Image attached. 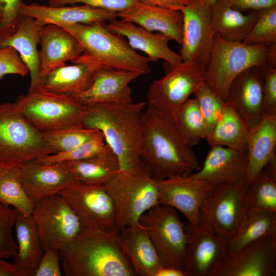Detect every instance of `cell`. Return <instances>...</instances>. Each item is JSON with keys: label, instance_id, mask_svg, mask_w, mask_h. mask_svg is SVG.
I'll list each match as a JSON object with an SVG mask.
<instances>
[{"label": "cell", "instance_id": "41", "mask_svg": "<svg viewBox=\"0 0 276 276\" xmlns=\"http://www.w3.org/2000/svg\"><path fill=\"white\" fill-rule=\"evenodd\" d=\"M242 42L267 45L276 43V5L260 10L257 19Z\"/></svg>", "mask_w": 276, "mask_h": 276}, {"label": "cell", "instance_id": "12", "mask_svg": "<svg viewBox=\"0 0 276 276\" xmlns=\"http://www.w3.org/2000/svg\"><path fill=\"white\" fill-rule=\"evenodd\" d=\"M246 189L245 180L213 187L201 205L200 217L227 243L247 210Z\"/></svg>", "mask_w": 276, "mask_h": 276}, {"label": "cell", "instance_id": "54", "mask_svg": "<svg viewBox=\"0 0 276 276\" xmlns=\"http://www.w3.org/2000/svg\"><path fill=\"white\" fill-rule=\"evenodd\" d=\"M195 1H201V0H195Z\"/></svg>", "mask_w": 276, "mask_h": 276}, {"label": "cell", "instance_id": "38", "mask_svg": "<svg viewBox=\"0 0 276 276\" xmlns=\"http://www.w3.org/2000/svg\"><path fill=\"white\" fill-rule=\"evenodd\" d=\"M101 133L99 130L87 128L83 126L42 132L53 154L75 149Z\"/></svg>", "mask_w": 276, "mask_h": 276}, {"label": "cell", "instance_id": "30", "mask_svg": "<svg viewBox=\"0 0 276 276\" xmlns=\"http://www.w3.org/2000/svg\"><path fill=\"white\" fill-rule=\"evenodd\" d=\"M14 228L17 249L13 263L23 276H34L44 250L31 215L18 213Z\"/></svg>", "mask_w": 276, "mask_h": 276}, {"label": "cell", "instance_id": "25", "mask_svg": "<svg viewBox=\"0 0 276 276\" xmlns=\"http://www.w3.org/2000/svg\"><path fill=\"white\" fill-rule=\"evenodd\" d=\"M117 239L135 275L155 276L162 266L146 231L139 222L119 231Z\"/></svg>", "mask_w": 276, "mask_h": 276}, {"label": "cell", "instance_id": "1", "mask_svg": "<svg viewBox=\"0 0 276 276\" xmlns=\"http://www.w3.org/2000/svg\"><path fill=\"white\" fill-rule=\"evenodd\" d=\"M140 159L155 179L188 175L201 167L175 123L148 105L144 112Z\"/></svg>", "mask_w": 276, "mask_h": 276}, {"label": "cell", "instance_id": "34", "mask_svg": "<svg viewBox=\"0 0 276 276\" xmlns=\"http://www.w3.org/2000/svg\"><path fill=\"white\" fill-rule=\"evenodd\" d=\"M248 130L236 110L226 102L221 114L206 140L208 144L246 149Z\"/></svg>", "mask_w": 276, "mask_h": 276}, {"label": "cell", "instance_id": "4", "mask_svg": "<svg viewBox=\"0 0 276 276\" xmlns=\"http://www.w3.org/2000/svg\"><path fill=\"white\" fill-rule=\"evenodd\" d=\"M105 22L55 25L73 34L81 45L82 54L102 67L135 72L141 76L150 74L149 59L139 54L124 37L110 31Z\"/></svg>", "mask_w": 276, "mask_h": 276}, {"label": "cell", "instance_id": "9", "mask_svg": "<svg viewBox=\"0 0 276 276\" xmlns=\"http://www.w3.org/2000/svg\"><path fill=\"white\" fill-rule=\"evenodd\" d=\"M139 222L146 231L162 266L183 268L187 240L186 225L174 208L158 204L148 210Z\"/></svg>", "mask_w": 276, "mask_h": 276}, {"label": "cell", "instance_id": "50", "mask_svg": "<svg viewBox=\"0 0 276 276\" xmlns=\"http://www.w3.org/2000/svg\"><path fill=\"white\" fill-rule=\"evenodd\" d=\"M0 276H23V274L13 263L0 258Z\"/></svg>", "mask_w": 276, "mask_h": 276}, {"label": "cell", "instance_id": "39", "mask_svg": "<svg viewBox=\"0 0 276 276\" xmlns=\"http://www.w3.org/2000/svg\"><path fill=\"white\" fill-rule=\"evenodd\" d=\"M193 95L205 124L208 136L219 119L226 102L205 81L199 85Z\"/></svg>", "mask_w": 276, "mask_h": 276}, {"label": "cell", "instance_id": "19", "mask_svg": "<svg viewBox=\"0 0 276 276\" xmlns=\"http://www.w3.org/2000/svg\"><path fill=\"white\" fill-rule=\"evenodd\" d=\"M247 165L246 149L212 146L202 166L190 175L213 188L245 180Z\"/></svg>", "mask_w": 276, "mask_h": 276}, {"label": "cell", "instance_id": "26", "mask_svg": "<svg viewBox=\"0 0 276 276\" xmlns=\"http://www.w3.org/2000/svg\"><path fill=\"white\" fill-rule=\"evenodd\" d=\"M45 24L34 18L22 15L16 31L0 44V48L10 47L14 49L27 67L30 75L29 91L42 86L39 51L41 31Z\"/></svg>", "mask_w": 276, "mask_h": 276}, {"label": "cell", "instance_id": "36", "mask_svg": "<svg viewBox=\"0 0 276 276\" xmlns=\"http://www.w3.org/2000/svg\"><path fill=\"white\" fill-rule=\"evenodd\" d=\"M0 203L24 215H31L34 206L21 184L19 167L0 165Z\"/></svg>", "mask_w": 276, "mask_h": 276}, {"label": "cell", "instance_id": "37", "mask_svg": "<svg viewBox=\"0 0 276 276\" xmlns=\"http://www.w3.org/2000/svg\"><path fill=\"white\" fill-rule=\"evenodd\" d=\"M174 123L183 141L191 147L208 136L205 124L194 98H189L182 105Z\"/></svg>", "mask_w": 276, "mask_h": 276}, {"label": "cell", "instance_id": "18", "mask_svg": "<svg viewBox=\"0 0 276 276\" xmlns=\"http://www.w3.org/2000/svg\"><path fill=\"white\" fill-rule=\"evenodd\" d=\"M260 66L250 67L239 74L231 83L225 101L236 110L248 130L263 117V79Z\"/></svg>", "mask_w": 276, "mask_h": 276}, {"label": "cell", "instance_id": "49", "mask_svg": "<svg viewBox=\"0 0 276 276\" xmlns=\"http://www.w3.org/2000/svg\"><path fill=\"white\" fill-rule=\"evenodd\" d=\"M143 3L172 10H180L191 0H137Z\"/></svg>", "mask_w": 276, "mask_h": 276}, {"label": "cell", "instance_id": "35", "mask_svg": "<svg viewBox=\"0 0 276 276\" xmlns=\"http://www.w3.org/2000/svg\"><path fill=\"white\" fill-rule=\"evenodd\" d=\"M246 203L247 210L276 212V157L246 185Z\"/></svg>", "mask_w": 276, "mask_h": 276}, {"label": "cell", "instance_id": "22", "mask_svg": "<svg viewBox=\"0 0 276 276\" xmlns=\"http://www.w3.org/2000/svg\"><path fill=\"white\" fill-rule=\"evenodd\" d=\"M39 52L40 76L42 79L54 70L73 63L83 49L75 36L64 28L52 24L45 25L40 35Z\"/></svg>", "mask_w": 276, "mask_h": 276}, {"label": "cell", "instance_id": "31", "mask_svg": "<svg viewBox=\"0 0 276 276\" xmlns=\"http://www.w3.org/2000/svg\"><path fill=\"white\" fill-rule=\"evenodd\" d=\"M260 10L244 14L233 8L226 0H217L211 7L213 32L224 40L242 42L259 15Z\"/></svg>", "mask_w": 276, "mask_h": 276}, {"label": "cell", "instance_id": "14", "mask_svg": "<svg viewBox=\"0 0 276 276\" xmlns=\"http://www.w3.org/2000/svg\"><path fill=\"white\" fill-rule=\"evenodd\" d=\"M58 194L74 211L83 229L116 230L114 209L104 185L74 182Z\"/></svg>", "mask_w": 276, "mask_h": 276}, {"label": "cell", "instance_id": "45", "mask_svg": "<svg viewBox=\"0 0 276 276\" xmlns=\"http://www.w3.org/2000/svg\"><path fill=\"white\" fill-rule=\"evenodd\" d=\"M29 70L16 51L12 47L0 48V79L8 74L27 76Z\"/></svg>", "mask_w": 276, "mask_h": 276}, {"label": "cell", "instance_id": "32", "mask_svg": "<svg viewBox=\"0 0 276 276\" xmlns=\"http://www.w3.org/2000/svg\"><path fill=\"white\" fill-rule=\"evenodd\" d=\"M66 163L76 182L105 185L121 170L119 160L109 148L95 156Z\"/></svg>", "mask_w": 276, "mask_h": 276}, {"label": "cell", "instance_id": "7", "mask_svg": "<svg viewBox=\"0 0 276 276\" xmlns=\"http://www.w3.org/2000/svg\"><path fill=\"white\" fill-rule=\"evenodd\" d=\"M21 114L38 131L44 132L82 126L87 107L67 95L42 87L14 102Z\"/></svg>", "mask_w": 276, "mask_h": 276}, {"label": "cell", "instance_id": "28", "mask_svg": "<svg viewBox=\"0 0 276 276\" xmlns=\"http://www.w3.org/2000/svg\"><path fill=\"white\" fill-rule=\"evenodd\" d=\"M276 116H264L248 130V165L245 181L250 184L265 166L276 157Z\"/></svg>", "mask_w": 276, "mask_h": 276}, {"label": "cell", "instance_id": "15", "mask_svg": "<svg viewBox=\"0 0 276 276\" xmlns=\"http://www.w3.org/2000/svg\"><path fill=\"white\" fill-rule=\"evenodd\" d=\"M166 63L165 76L151 84L147 98L148 106L175 122L180 108L205 81V76L192 71L183 63L177 66Z\"/></svg>", "mask_w": 276, "mask_h": 276}, {"label": "cell", "instance_id": "48", "mask_svg": "<svg viewBox=\"0 0 276 276\" xmlns=\"http://www.w3.org/2000/svg\"><path fill=\"white\" fill-rule=\"evenodd\" d=\"M234 9L241 12L260 10L276 5V0H226Z\"/></svg>", "mask_w": 276, "mask_h": 276}, {"label": "cell", "instance_id": "44", "mask_svg": "<svg viewBox=\"0 0 276 276\" xmlns=\"http://www.w3.org/2000/svg\"><path fill=\"white\" fill-rule=\"evenodd\" d=\"M263 79V117L276 116V67L260 66Z\"/></svg>", "mask_w": 276, "mask_h": 276}, {"label": "cell", "instance_id": "27", "mask_svg": "<svg viewBox=\"0 0 276 276\" xmlns=\"http://www.w3.org/2000/svg\"><path fill=\"white\" fill-rule=\"evenodd\" d=\"M20 13L40 20L44 24H89L109 21L118 18L117 13L83 5L53 7L38 4H22Z\"/></svg>", "mask_w": 276, "mask_h": 276}, {"label": "cell", "instance_id": "52", "mask_svg": "<svg viewBox=\"0 0 276 276\" xmlns=\"http://www.w3.org/2000/svg\"><path fill=\"white\" fill-rule=\"evenodd\" d=\"M265 64L276 67V43L268 45Z\"/></svg>", "mask_w": 276, "mask_h": 276}, {"label": "cell", "instance_id": "40", "mask_svg": "<svg viewBox=\"0 0 276 276\" xmlns=\"http://www.w3.org/2000/svg\"><path fill=\"white\" fill-rule=\"evenodd\" d=\"M109 148L101 132L95 137L75 149L67 151L46 155L36 160L44 165L77 161L97 155Z\"/></svg>", "mask_w": 276, "mask_h": 276}, {"label": "cell", "instance_id": "8", "mask_svg": "<svg viewBox=\"0 0 276 276\" xmlns=\"http://www.w3.org/2000/svg\"><path fill=\"white\" fill-rule=\"evenodd\" d=\"M268 45L228 41L215 34L205 82L225 102L231 84L239 74L266 63Z\"/></svg>", "mask_w": 276, "mask_h": 276}, {"label": "cell", "instance_id": "11", "mask_svg": "<svg viewBox=\"0 0 276 276\" xmlns=\"http://www.w3.org/2000/svg\"><path fill=\"white\" fill-rule=\"evenodd\" d=\"M183 36L180 56L183 64L205 76L215 34L211 22V7L191 0L180 9Z\"/></svg>", "mask_w": 276, "mask_h": 276}, {"label": "cell", "instance_id": "10", "mask_svg": "<svg viewBox=\"0 0 276 276\" xmlns=\"http://www.w3.org/2000/svg\"><path fill=\"white\" fill-rule=\"evenodd\" d=\"M31 216L44 250L50 248L61 250L83 231L77 216L59 194L35 204Z\"/></svg>", "mask_w": 276, "mask_h": 276}, {"label": "cell", "instance_id": "42", "mask_svg": "<svg viewBox=\"0 0 276 276\" xmlns=\"http://www.w3.org/2000/svg\"><path fill=\"white\" fill-rule=\"evenodd\" d=\"M18 213L15 209L0 203V258L13 257L17 251L12 231Z\"/></svg>", "mask_w": 276, "mask_h": 276}, {"label": "cell", "instance_id": "3", "mask_svg": "<svg viewBox=\"0 0 276 276\" xmlns=\"http://www.w3.org/2000/svg\"><path fill=\"white\" fill-rule=\"evenodd\" d=\"M118 232L83 229L59 251L66 276H133V268L118 241Z\"/></svg>", "mask_w": 276, "mask_h": 276}, {"label": "cell", "instance_id": "24", "mask_svg": "<svg viewBox=\"0 0 276 276\" xmlns=\"http://www.w3.org/2000/svg\"><path fill=\"white\" fill-rule=\"evenodd\" d=\"M118 17L131 22L151 32H158L181 44L183 15L172 10L137 1L126 9L117 13Z\"/></svg>", "mask_w": 276, "mask_h": 276}, {"label": "cell", "instance_id": "6", "mask_svg": "<svg viewBox=\"0 0 276 276\" xmlns=\"http://www.w3.org/2000/svg\"><path fill=\"white\" fill-rule=\"evenodd\" d=\"M53 152L14 103H0V165L19 167Z\"/></svg>", "mask_w": 276, "mask_h": 276}, {"label": "cell", "instance_id": "16", "mask_svg": "<svg viewBox=\"0 0 276 276\" xmlns=\"http://www.w3.org/2000/svg\"><path fill=\"white\" fill-rule=\"evenodd\" d=\"M187 240L183 270L185 276H208L217 261L227 251V242L205 220L186 225Z\"/></svg>", "mask_w": 276, "mask_h": 276}, {"label": "cell", "instance_id": "33", "mask_svg": "<svg viewBox=\"0 0 276 276\" xmlns=\"http://www.w3.org/2000/svg\"><path fill=\"white\" fill-rule=\"evenodd\" d=\"M274 233H276V212L247 210L233 238L227 243V251H235Z\"/></svg>", "mask_w": 276, "mask_h": 276}, {"label": "cell", "instance_id": "17", "mask_svg": "<svg viewBox=\"0 0 276 276\" xmlns=\"http://www.w3.org/2000/svg\"><path fill=\"white\" fill-rule=\"evenodd\" d=\"M158 204L169 205L180 212L189 223H197L200 207L212 187L190 174L155 179Z\"/></svg>", "mask_w": 276, "mask_h": 276}, {"label": "cell", "instance_id": "2", "mask_svg": "<svg viewBox=\"0 0 276 276\" xmlns=\"http://www.w3.org/2000/svg\"><path fill=\"white\" fill-rule=\"evenodd\" d=\"M146 103H100L87 107L82 126L100 131L117 156L120 169L141 163L144 109Z\"/></svg>", "mask_w": 276, "mask_h": 276}, {"label": "cell", "instance_id": "23", "mask_svg": "<svg viewBox=\"0 0 276 276\" xmlns=\"http://www.w3.org/2000/svg\"><path fill=\"white\" fill-rule=\"evenodd\" d=\"M107 27L112 32L126 39L133 49L145 53L150 61L156 62L162 59L171 66L183 63L180 55L169 48L170 38L163 34L155 33L122 19L109 21Z\"/></svg>", "mask_w": 276, "mask_h": 276}, {"label": "cell", "instance_id": "29", "mask_svg": "<svg viewBox=\"0 0 276 276\" xmlns=\"http://www.w3.org/2000/svg\"><path fill=\"white\" fill-rule=\"evenodd\" d=\"M72 65L61 66L48 74L42 87L58 94L71 96L86 90L91 84L95 72L102 67L82 54Z\"/></svg>", "mask_w": 276, "mask_h": 276}, {"label": "cell", "instance_id": "13", "mask_svg": "<svg viewBox=\"0 0 276 276\" xmlns=\"http://www.w3.org/2000/svg\"><path fill=\"white\" fill-rule=\"evenodd\" d=\"M276 233L227 251L208 276H274L276 274Z\"/></svg>", "mask_w": 276, "mask_h": 276}, {"label": "cell", "instance_id": "20", "mask_svg": "<svg viewBox=\"0 0 276 276\" xmlns=\"http://www.w3.org/2000/svg\"><path fill=\"white\" fill-rule=\"evenodd\" d=\"M140 76L135 72L101 67L95 72L86 90L70 97L87 107L100 103H130L133 99L129 84Z\"/></svg>", "mask_w": 276, "mask_h": 276}, {"label": "cell", "instance_id": "21", "mask_svg": "<svg viewBox=\"0 0 276 276\" xmlns=\"http://www.w3.org/2000/svg\"><path fill=\"white\" fill-rule=\"evenodd\" d=\"M19 169L22 187L34 204L58 194L76 182L65 163L44 165L34 159L21 165Z\"/></svg>", "mask_w": 276, "mask_h": 276}, {"label": "cell", "instance_id": "46", "mask_svg": "<svg viewBox=\"0 0 276 276\" xmlns=\"http://www.w3.org/2000/svg\"><path fill=\"white\" fill-rule=\"evenodd\" d=\"M137 0H48L49 6L59 7L78 3L118 13Z\"/></svg>", "mask_w": 276, "mask_h": 276}, {"label": "cell", "instance_id": "53", "mask_svg": "<svg viewBox=\"0 0 276 276\" xmlns=\"http://www.w3.org/2000/svg\"><path fill=\"white\" fill-rule=\"evenodd\" d=\"M217 0H201V2L209 7L211 6Z\"/></svg>", "mask_w": 276, "mask_h": 276}, {"label": "cell", "instance_id": "47", "mask_svg": "<svg viewBox=\"0 0 276 276\" xmlns=\"http://www.w3.org/2000/svg\"><path fill=\"white\" fill-rule=\"evenodd\" d=\"M62 269L59 251L47 249L44 252L34 276H61Z\"/></svg>", "mask_w": 276, "mask_h": 276}, {"label": "cell", "instance_id": "5", "mask_svg": "<svg viewBox=\"0 0 276 276\" xmlns=\"http://www.w3.org/2000/svg\"><path fill=\"white\" fill-rule=\"evenodd\" d=\"M104 186L114 206L118 232L139 223L144 213L158 204L156 180L142 162L120 170Z\"/></svg>", "mask_w": 276, "mask_h": 276}, {"label": "cell", "instance_id": "43", "mask_svg": "<svg viewBox=\"0 0 276 276\" xmlns=\"http://www.w3.org/2000/svg\"><path fill=\"white\" fill-rule=\"evenodd\" d=\"M22 0H0V44L17 29Z\"/></svg>", "mask_w": 276, "mask_h": 276}, {"label": "cell", "instance_id": "51", "mask_svg": "<svg viewBox=\"0 0 276 276\" xmlns=\"http://www.w3.org/2000/svg\"><path fill=\"white\" fill-rule=\"evenodd\" d=\"M155 276H185V274L182 268L162 266L157 271Z\"/></svg>", "mask_w": 276, "mask_h": 276}]
</instances>
